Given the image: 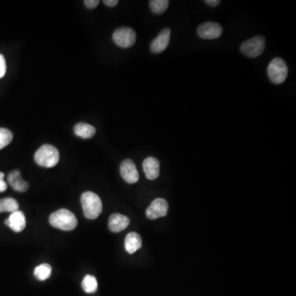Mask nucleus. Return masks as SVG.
<instances>
[{
    "instance_id": "1",
    "label": "nucleus",
    "mask_w": 296,
    "mask_h": 296,
    "mask_svg": "<svg viewBox=\"0 0 296 296\" xmlns=\"http://www.w3.org/2000/svg\"><path fill=\"white\" fill-rule=\"evenodd\" d=\"M50 223L52 226L60 230H73L78 225V220L73 212L67 209H60L51 214Z\"/></svg>"
},
{
    "instance_id": "2",
    "label": "nucleus",
    "mask_w": 296,
    "mask_h": 296,
    "mask_svg": "<svg viewBox=\"0 0 296 296\" xmlns=\"http://www.w3.org/2000/svg\"><path fill=\"white\" fill-rule=\"evenodd\" d=\"M83 212L87 218L94 220L101 215L102 202L99 196L92 192H85L81 197Z\"/></svg>"
},
{
    "instance_id": "3",
    "label": "nucleus",
    "mask_w": 296,
    "mask_h": 296,
    "mask_svg": "<svg viewBox=\"0 0 296 296\" xmlns=\"http://www.w3.org/2000/svg\"><path fill=\"white\" fill-rule=\"evenodd\" d=\"M35 161L42 167L51 168L60 161V152L52 145L45 144L35 153Z\"/></svg>"
},
{
    "instance_id": "4",
    "label": "nucleus",
    "mask_w": 296,
    "mask_h": 296,
    "mask_svg": "<svg viewBox=\"0 0 296 296\" xmlns=\"http://www.w3.org/2000/svg\"><path fill=\"white\" fill-rule=\"evenodd\" d=\"M267 74L271 83L275 84L284 83L288 75L286 63L280 58H275L267 67Z\"/></svg>"
},
{
    "instance_id": "5",
    "label": "nucleus",
    "mask_w": 296,
    "mask_h": 296,
    "mask_svg": "<svg viewBox=\"0 0 296 296\" xmlns=\"http://www.w3.org/2000/svg\"><path fill=\"white\" fill-rule=\"evenodd\" d=\"M265 45V38L261 36H257L243 42L240 46V51L243 55L248 57H258L263 53Z\"/></svg>"
},
{
    "instance_id": "6",
    "label": "nucleus",
    "mask_w": 296,
    "mask_h": 296,
    "mask_svg": "<svg viewBox=\"0 0 296 296\" xmlns=\"http://www.w3.org/2000/svg\"><path fill=\"white\" fill-rule=\"evenodd\" d=\"M113 41L121 48H129L136 42V33L132 28H118L113 33Z\"/></svg>"
},
{
    "instance_id": "7",
    "label": "nucleus",
    "mask_w": 296,
    "mask_h": 296,
    "mask_svg": "<svg viewBox=\"0 0 296 296\" xmlns=\"http://www.w3.org/2000/svg\"><path fill=\"white\" fill-rule=\"evenodd\" d=\"M197 34L202 39L213 40L219 38L222 34V28L217 23H204L197 28Z\"/></svg>"
},
{
    "instance_id": "8",
    "label": "nucleus",
    "mask_w": 296,
    "mask_h": 296,
    "mask_svg": "<svg viewBox=\"0 0 296 296\" xmlns=\"http://www.w3.org/2000/svg\"><path fill=\"white\" fill-rule=\"evenodd\" d=\"M168 203L163 198H156L147 207L146 216L150 220H155L166 216L168 211Z\"/></svg>"
},
{
    "instance_id": "9",
    "label": "nucleus",
    "mask_w": 296,
    "mask_h": 296,
    "mask_svg": "<svg viewBox=\"0 0 296 296\" xmlns=\"http://www.w3.org/2000/svg\"><path fill=\"white\" fill-rule=\"evenodd\" d=\"M120 175L128 184H135L139 179V173L135 164L130 159L124 160L122 162L120 165Z\"/></svg>"
},
{
    "instance_id": "10",
    "label": "nucleus",
    "mask_w": 296,
    "mask_h": 296,
    "mask_svg": "<svg viewBox=\"0 0 296 296\" xmlns=\"http://www.w3.org/2000/svg\"><path fill=\"white\" fill-rule=\"evenodd\" d=\"M171 31L170 28H165L159 33L158 36L152 41L150 49L152 53L160 54L167 48L170 43Z\"/></svg>"
},
{
    "instance_id": "11",
    "label": "nucleus",
    "mask_w": 296,
    "mask_h": 296,
    "mask_svg": "<svg viewBox=\"0 0 296 296\" xmlns=\"http://www.w3.org/2000/svg\"><path fill=\"white\" fill-rule=\"evenodd\" d=\"M5 224L14 231L19 233L23 231L25 229L27 225V220H26L25 215L23 211H14L10 215V217L6 220Z\"/></svg>"
},
{
    "instance_id": "12",
    "label": "nucleus",
    "mask_w": 296,
    "mask_h": 296,
    "mask_svg": "<svg viewBox=\"0 0 296 296\" xmlns=\"http://www.w3.org/2000/svg\"><path fill=\"white\" fill-rule=\"evenodd\" d=\"M143 171L147 179L154 180L160 175V162L157 159L149 156L145 159L143 164Z\"/></svg>"
},
{
    "instance_id": "13",
    "label": "nucleus",
    "mask_w": 296,
    "mask_h": 296,
    "mask_svg": "<svg viewBox=\"0 0 296 296\" xmlns=\"http://www.w3.org/2000/svg\"><path fill=\"white\" fill-rule=\"evenodd\" d=\"M8 182L14 190L21 193L26 192L29 188V184L23 179L21 172L19 170H12L8 175Z\"/></svg>"
},
{
    "instance_id": "14",
    "label": "nucleus",
    "mask_w": 296,
    "mask_h": 296,
    "mask_svg": "<svg viewBox=\"0 0 296 296\" xmlns=\"http://www.w3.org/2000/svg\"><path fill=\"white\" fill-rule=\"evenodd\" d=\"M130 220L129 217L121 214H112L109 219V228L114 233H119L129 226Z\"/></svg>"
},
{
    "instance_id": "15",
    "label": "nucleus",
    "mask_w": 296,
    "mask_h": 296,
    "mask_svg": "<svg viewBox=\"0 0 296 296\" xmlns=\"http://www.w3.org/2000/svg\"><path fill=\"white\" fill-rule=\"evenodd\" d=\"M124 246L127 252H129V254H133L142 247V238L138 233H129V234H127L125 238Z\"/></svg>"
},
{
    "instance_id": "16",
    "label": "nucleus",
    "mask_w": 296,
    "mask_h": 296,
    "mask_svg": "<svg viewBox=\"0 0 296 296\" xmlns=\"http://www.w3.org/2000/svg\"><path fill=\"white\" fill-rule=\"evenodd\" d=\"M74 133L78 137L83 138V139H88L95 135L96 133V129L95 127L91 124H86V123H78L74 126Z\"/></svg>"
},
{
    "instance_id": "17",
    "label": "nucleus",
    "mask_w": 296,
    "mask_h": 296,
    "mask_svg": "<svg viewBox=\"0 0 296 296\" xmlns=\"http://www.w3.org/2000/svg\"><path fill=\"white\" fill-rule=\"evenodd\" d=\"M19 202L12 197L0 199V213L2 212H14L19 210Z\"/></svg>"
},
{
    "instance_id": "18",
    "label": "nucleus",
    "mask_w": 296,
    "mask_h": 296,
    "mask_svg": "<svg viewBox=\"0 0 296 296\" xmlns=\"http://www.w3.org/2000/svg\"><path fill=\"white\" fill-rule=\"evenodd\" d=\"M82 287H83V290L88 294L95 293L98 288L97 278L95 277L94 275H86L83 279V282H82Z\"/></svg>"
},
{
    "instance_id": "19",
    "label": "nucleus",
    "mask_w": 296,
    "mask_h": 296,
    "mask_svg": "<svg viewBox=\"0 0 296 296\" xmlns=\"http://www.w3.org/2000/svg\"><path fill=\"white\" fill-rule=\"evenodd\" d=\"M51 272H52V268H51V265L43 263L36 267L34 275L39 280H46L50 278Z\"/></svg>"
},
{
    "instance_id": "20",
    "label": "nucleus",
    "mask_w": 296,
    "mask_h": 296,
    "mask_svg": "<svg viewBox=\"0 0 296 296\" xmlns=\"http://www.w3.org/2000/svg\"><path fill=\"white\" fill-rule=\"evenodd\" d=\"M169 1L167 0H151L149 2L150 8L154 14H162L169 7Z\"/></svg>"
},
{
    "instance_id": "21",
    "label": "nucleus",
    "mask_w": 296,
    "mask_h": 296,
    "mask_svg": "<svg viewBox=\"0 0 296 296\" xmlns=\"http://www.w3.org/2000/svg\"><path fill=\"white\" fill-rule=\"evenodd\" d=\"M13 138L14 135L10 130L5 128H0V150L10 144Z\"/></svg>"
},
{
    "instance_id": "22",
    "label": "nucleus",
    "mask_w": 296,
    "mask_h": 296,
    "mask_svg": "<svg viewBox=\"0 0 296 296\" xmlns=\"http://www.w3.org/2000/svg\"><path fill=\"white\" fill-rule=\"evenodd\" d=\"M6 62H5V59L1 54H0V78H2L6 74Z\"/></svg>"
},
{
    "instance_id": "23",
    "label": "nucleus",
    "mask_w": 296,
    "mask_h": 296,
    "mask_svg": "<svg viewBox=\"0 0 296 296\" xmlns=\"http://www.w3.org/2000/svg\"><path fill=\"white\" fill-rule=\"evenodd\" d=\"M98 0H85L84 4H85L86 7H88L90 10L95 9L99 5Z\"/></svg>"
},
{
    "instance_id": "24",
    "label": "nucleus",
    "mask_w": 296,
    "mask_h": 296,
    "mask_svg": "<svg viewBox=\"0 0 296 296\" xmlns=\"http://www.w3.org/2000/svg\"><path fill=\"white\" fill-rule=\"evenodd\" d=\"M103 3L108 7H115L119 4V1L118 0H105Z\"/></svg>"
},
{
    "instance_id": "25",
    "label": "nucleus",
    "mask_w": 296,
    "mask_h": 296,
    "mask_svg": "<svg viewBox=\"0 0 296 296\" xmlns=\"http://www.w3.org/2000/svg\"><path fill=\"white\" fill-rule=\"evenodd\" d=\"M205 3H206L207 5H209V6L216 7V6H217L220 2L219 0H207V1H205Z\"/></svg>"
},
{
    "instance_id": "26",
    "label": "nucleus",
    "mask_w": 296,
    "mask_h": 296,
    "mask_svg": "<svg viewBox=\"0 0 296 296\" xmlns=\"http://www.w3.org/2000/svg\"><path fill=\"white\" fill-rule=\"evenodd\" d=\"M8 184L5 180H1L0 181V193H3L5 191L7 190Z\"/></svg>"
},
{
    "instance_id": "27",
    "label": "nucleus",
    "mask_w": 296,
    "mask_h": 296,
    "mask_svg": "<svg viewBox=\"0 0 296 296\" xmlns=\"http://www.w3.org/2000/svg\"><path fill=\"white\" fill-rule=\"evenodd\" d=\"M4 178H5V174L0 172V181H1V180H4Z\"/></svg>"
}]
</instances>
